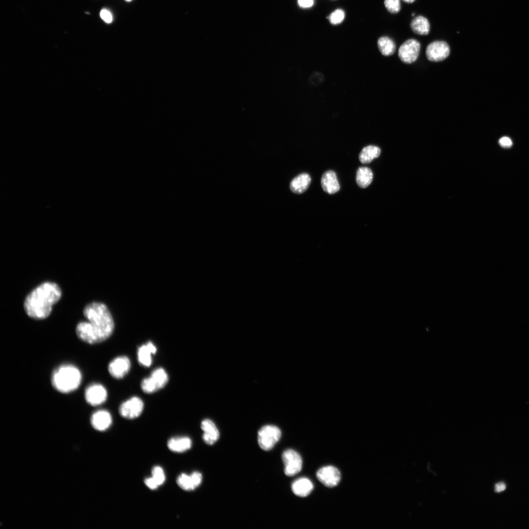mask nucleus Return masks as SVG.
<instances>
[{
    "label": "nucleus",
    "mask_w": 529,
    "mask_h": 529,
    "mask_svg": "<svg viewBox=\"0 0 529 529\" xmlns=\"http://www.w3.org/2000/svg\"><path fill=\"white\" fill-rule=\"evenodd\" d=\"M84 315L87 321L80 322L76 329L80 339L87 343L95 344L110 337L114 323L106 305L99 302L90 303L85 308Z\"/></svg>",
    "instance_id": "obj_1"
},
{
    "label": "nucleus",
    "mask_w": 529,
    "mask_h": 529,
    "mask_svg": "<svg viewBox=\"0 0 529 529\" xmlns=\"http://www.w3.org/2000/svg\"><path fill=\"white\" fill-rule=\"evenodd\" d=\"M62 291L55 283H43L33 290L26 297L24 303L25 312L35 319L48 317L52 311L53 306L62 297Z\"/></svg>",
    "instance_id": "obj_2"
},
{
    "label": "nucleus",
    "mask_w": 529,
    "mask_h": 529,
    "mask_svg": "<svg viewBox=\"0 0 529 529\" xmlns=\"http://www.w3.org/2000/svg\"><path fill=\"white\" fill-rule=\"evenodd\" d=\"M82 374L77 367L71 365H64L53 372L51 381L53 387L63 394L71 393L80 386Z\"/></svg>",
    "instance_id": "obj_3"
},
{
    "label": "nucleus",
    "mask_w": 529,
    "mask_h": 529,
    "mask_svg": "<svg viewBox=\"0 0 529 529\" xmlns=\"http://www.w3.org/2000/svg\"><path fill=\"white\" fill-rule=\"evenodd\" d=\"M168 380V376L163 369H156L152 372L149 377L142 381V390L145 393H153L164 388Z\"/></svg>",
    "instance_id": "obj_4"
},
{
    "label": "nucleus",
    "mask_w": 529,
    "mask_h": 529,
    "mask_svg": "<svg viewBox=\"0 0 529 529\" xmlns=\"http://www.w3.org/2000/svg\"><path fill=\"white\" fill-rule=\"evenodd\" d=\"M281 436V432L277 427L274 425L263 426L258 432V444L262 449L270 450L279 441Z\"/></svg>",
    "instance_id": "obj_5"
},
{
    "label": "nucleus",
    "mask_w": 529,
    "mask_h": 529,
    "mask_svg": "<svg viewBox=\"0 0 529 529\" xmlns=\"http://www.w3.org/2000/svg\"><path fill=\"white\" fill-rule=\"evenodd\" d=\"M420 50V43L416 40L410 39L406 41L400 47L399 56L403 63L411 64L417 60Z\"/></svg>",
    "instance_id": "obj_6"
},
{
    "label": "nucleus",
    "mask_w": 529,
    "mask_h": 529,
    "mask_svg": "<svg viewBox=\"0 0 529 529\" xmlns=\"http://www.w3.org/2000/svg\"><path fill=\"white\" fill-rule=\"evenodd\" d=\"M282 460L284 464L286 475L291 477L298 473L302 469V460L300 455L296 451L288 449L284 452Z\"/></svg>",
    "instance_id": "obj_7"
},
{
    "label": "nucleus",
    "mask_w": 529,
    "mask_h": 529,
    "mask_svg": "<svg viewBox=\"0 0 529 529\" xmlns=\"http://www.w3.org/2000/svg\"><path fill=\"white\" fill-rule=\"evenodd\" d=\"M450 52V47L446 42L436 41L428 45L426 55L429 61L437 63L445 60L449 56Z\"/></svg>",
    "instance_id": "obj_8"
},
{
    "label": "nucleus",
    "mask_w": 529,
    "mask_h": 529,
    "mask_svg": "<svg viewBox=\"0 0 529 529\" xmlns=\"http://www.w3.org/2000/svg\"><path fill=\"white\" fill-rule=\"evenodd\" d=\"M144 409V403L138 397H133L123 403L119 408L120 415L127 419H134L140 416Z\"/></svg>",
    "instance_id": "obj_9"
},
{
    "label": "nucleus",
    "mask_w": 529,
    "mask_h": 529,
    "mask_svg": "<svg viewBox=\"0 0 529 529\" xmlns=\"http://www.w3.org/2000/svg\"><path fill=\"white\" fill-rule=\"evenodd\" d=\"M107 393L106 388L99 384L89 386L85 392L86 402L91 406H97L104 403L106 400Z\"/></svg>",
    "instance_id": "obj_10"
},
{
    "label": "nucleus",
    "mask_w": 529,
    "mask_h": 529,
    "mask_svg": "<svg viewBox=\"0 0 529 529\" xmlns=\"http://www.w3.org/2000/svg\"><path fill=\"white\" fill-rule=\"evenodd\" d=\"M317 477L321 483L329 487L337 486L340 480V473L339 470L332 466H327L321 468L317 472Z\"/></svg>",
    "instance_id": "obj_11"
},
{
    "label": "nucleus",
    "mask_w": 529,
    "mask_h": 529,
    "mask_svg": "<svg viewBox=\"0 0 529 529\" xmlns=\"http://www.w3.org/2000/svg\"><path fill=\"white\" fill-rule=\"evenodd\" d=\"M131 364L126 357H120L115 359L109 364L108 371L110 375L116 379L123 378L129 372Z\"/></svg>",
    "instance_id": "obj_12"
},
{
    "label": "nucleus",
    "mask_w": 529,
    "mask_h": 529,
    "mask_svg": "<svg viewBox=\"0 0 529 529\" xmlns=\"http://www.w3.org/2000/svg\"><path fill=\"white\" fill-rule=\"evenodd\" d=\"M203 476L201 473L194 472L190 475L185 473L181 474L176 480L178 486L186 491L193 490L202 483Z\"/></svg>",
    "instance_id": "obj_13"
},
{
    "label": "nucleus",
    "mask_w": 529,
    "mask_h": 529,
    "mask_svg": "<svg viewBox=\"0 0 529 529\" xmlns=\"http://www.w3.org/2000/svg\"><path fill=\"white\" fill-rule=\"evenodd\" d=\"M112 419L110 414L106 410H99L94 413L91 418L93 427L96 430L103 431L109 428Z\"/></svg>",
    "instance_id": "obj_14"
},
{
    "label": "nucleus",
    "mask_w": 529,
    "mask_h": 529,
    "mask_svg": "<svg viewBox=\"0 0 529 529\" xmlns=\"http://www.w3.org/2000/svg\"><path fill=\"white\" fill-rule=\"evenodd\" d=\"M201 428L204 432L203 440L207 444L213 445L219 440V430L212 421L209 419L204 420L201 424Z\"/></svg>",
    "instance_id": "obj_15"
},
{
    "label": "nucleus",
    "mask_w": 529,
    "mask_h": 529,
    "mask_svg": "<svg viewBox=\"0 0 529 529\" xmlns=\"http://www.w3.org/2000/svg\"><path fill=\"white\" fill-rule=\"evenodd\" d=\"M321 185L324 191L329 194H335L340 190L337 175L333 170L326 171L322 174Z\"/></svg>",
    "instance_id": "obj_16"
},
{
    "label": "nucleus",
    "mask_w": 529,
    "mask_h": 529,
    "mask_svg": "<svg viewBox=\"0 0 529 529\" xmlns=\"http://www.w3.org/2000/svg\"><path fill=\"white\" fill-rule=\"evenodd\" d=\"M156 347L149 341L141 346L138 350V360L141 365L149 367L152 364V356L156 352Z\"/></svg>",
    "instance_id": "obj_17"
},
{
    "label": "nucleus",
    "mask_w": 529,
    "mask_h": 529,
    "mask_svg": "<svg viewBox=\"0 0 529 529\" xmlns=\"http://www.w3.org/2000/svg\"><path fill=\"white\" fill-rule=\"evenodd\" d=\"M192 445V442L189 437H173L168 442V448L172 452L183 453L190 450Z\"/></svg>",
    "instance_id": "obj_18"
},
{
    "label": "nucleus",
    "mask_w": 529,
    "mask_h": 529,
    "mask_svg": "<svg viewBox=\"0 0 529 529\" xmlns=\"http://www.w3.org/2000/svg\"><path fill=\"white\" fill-rule=\"evenodd\" d=\"M311 182L309 174L301 173L292 180L290 184V190L295 194H301L308 189Z\"/></svg>",
    "instance_id": "obj_19"
},
{
    "label": "nucleus",
    "mask_w": 529,
    "mask_h": 529,
    "mask_svg": "<svg viewBox=\"0 0 529 529\" xmlns=\"http://www.w3.org/2000/svg\"><path fill=\"white\" fill-rule=\"evenodd\" d=\"M314 488L312 482L306 478H301L295 481L292 485L294 493L297 496L305 497L309 495Z\"/></svg>",
    "instance_id": "obj_20"
},
{
    "label": "nucleus",
    "mask_w": 529,
    "mask_h": 529,
    "mask_svg": "<svg viewBox=\"0 0 529 529\" xmlns=\"http://www.w3.org/2000/svg\"><path fill=\"white\" fill-rule=\"evenodd\" d=\"M411 28L414 33L421 36L428 35L430 30L429 21L423 16L415 18L411 23Z\"/></svg>",
    "instance_id": "obj_21"
},
{
    "label": "nucleus",
    "mask_w": 529,
    "mask_h": 529,
    "mask_svg": "<svg viewBox=\"0 0 529 529\" xmlns=\"http://www.w3.org/2000/svg\"><path fill=\"white\" fill-rule=\"evenodd\" d=\"M356 180L358 186L360 188H367L371 185L373 180V173L372 169L368 167H360L357 173Z\"/></svg>",
    "instance_id": "obj_22"
},
{
    "label": "nucleus",
    "mask_w": 529,
    "mask_h": 529,
    "mask_svg": "<svg viewBox=\"0 0 529 529\" xmlns=\"http://www.w3.org/2000/svg\"><path fill=\"white\" fill-rule=\"evenodd\" d=\"M381 153V149L379 147L370 145L363 148L360 154L359 158L362 164H367L379 157Z\"/></svg>",
    "instance_id": "obj_23"
},
{
    "label": "nucleus",
    "mask_w": 529,
    "mask_h": 529,
    "mask_svg": "<svg viewBox=\"0 0 529 529\" xmlns=\"http://www.w3.org/2000/svg\"><path fill=\"white\" fill-rule=\"evenodd\" d=\"M378 47L381 53L385 56L393 55L396 52L395 43L387 37H381L379 39Z\"/></svg>",
    "instance_id": "obj_24"
},
{
    "label": "nucleus",
    "mask_w": 529,
    "mask_h": 529,
    "mask_svg": "<svg viewBox=\"0 0 529 529\" xmlns=\"http://www.w3.org/2000/svg\"><path fill=\"white\" fill-rule=\"evenodd\" d=\"M152 477L159 486L163 485L165 481V474L163 468L159 466H154L151 471Z\"/></svg>",
    "instance_id": "obj_25"
},
{
    "label": "nucleus",
    "mask_w": 529,
    "mask_h": 529,
    "mask_svg": "<svg viewBox=\"0 0 529 529\" xmlns=\"http://www.w3.org/2000/svg\"><path fill=\"white\" fill-rule=\"evenodd\" d=\"M344 18V12L341 9H337L330 15L328 20L332 25H338L341 23Z\"/></svg>",
    "instance_id": "obj_26"
},
{
    "label": "nucleus",
    "mask_w": 529,
    "mask_h": 529,
    "mask_svg": "<svg viewBox=\"0 0 529 529\" xmlns=\"http://www.w3.org/2000/svg\"><path fill=\"white\" fill-rule=\"evenodd\" d=\"M384 4L387 10L391 14H397L401 10V0H385Z\"/></svg>",
    "instance_id": "obj_27"
},
{
    "label": "nucleus",
    "mask_w": 529,
    "mask_h": 529,
    "mask_svg": "<svg viewBox=\"0 0 529 529\" xmlns=\"http://www.w3.org/2000/svg\"><path fill=\"white\" fill-rule=\"evenodd\" d=\"M310 83L314 86L320 85L324 80L322 74L318 72L314 73L310 77Z\"/></svg>",
    "instance_id": "obj_28"
},
{
    "label": "nucleus",
    "mask_w": 529,
    "mask_h": 529,
    "mask_svg": "<svg viewBox=\"0 0 529 529\" xmlns=\"http://www.w3.org/2000/svg\"><path fill=\"white\" fill-rule=\"evenodd\" d=\"M101 19L106 23L110 24L113 21V16L111 12L107 9H103L100 12Z\"/></svg>",
    "instance_id": "obj_29"
},
{
    "label": "nucleus",
    "mask_w": 529,
    "mask_h": 529,
    "mask_svg": "<svg viewBox=\"0 0 529 529\" xmlns=\"http://www.w3.org/2000/svg\"><path fill=\"white\" fill-rule=\"evenodd\" d=\"M297 3L301 8L308 9L313 6L314 0H297Z\"/></svg>",
    "instance_id": "obj_30"
},
{
    "label": "nucleus",
    "mask_w": 529,
    "mask_h": 529,
    "mask_svg": "<svg viewBox=\"0 0 529 529\" xmlns=\"http://www.w3.org/2000/svg\"><path fill=\"white\" fill-rule=\"evenodd\" d=\"M145 484L147 487L151 490L156 489L159 487L158 485L152 477L146 478L145 480Z\"/></svg>",
    "instance_id": "obj_31"
},
{
    "label": "nucleus",
    "mask_w": 529,
    "mask_h": 529,
    "mask_svg": "<svg viewBox=\"0 0 529 529\" xmlns=\"http://www.w3.org/2000/svg\"><path fill=\"white\" fill-rule=\"evenodd\" d=\"M499 143L501 146L505 148H508L512 146L511 140L508 137H503L500 139Z\"/></svg>",
    "instance_id": "obj_32"
},
{
    "label": "nucleus",
    "mask_w": 529,
    "mask_h": 529,
    "mask_svg": "<svg viewBox=\"0 0 529 529\" xmlns=\"http://www.w3.org/2000/svg\"><path fill=\"white\" fill-rule=\"evenodd\" d=\"M506 488V484L503 482H500L495 485V491L496 492H500L504 491Z\"/></svg>",
    "instance_id": "obj_33"
},
{
    "label": "nucleus",
    "mask_w": 529,
    "mask_h": 529,
    "mask_svg": "<svg viewBox=\"0 0 529 529\" xmlns=\"http://www.w3.org/2000/svg\"><path fill=\"white\" fill-rule=\"evenodd\" d=\"M403 1L406 3L411 4L414 3L415 1V0H403Z\"/></svg>",
    "instance_id": "obj_34"
},
{
    "label": "nucleus",
    "mask_w": 529,
    "mask_h": 529,
    "mask_svg": "<svg viewBox=\"0 0 529 529\" xmlns=\"http://www.w3.org/2000/svg\"><path fill=\"white\" fill-rule=\"evenodd\" d=\"M125 1H126L127 2H130V1H132V0H125Z\"/></svg>",
    "instance_id": "obj_35"
}]
</instances>
